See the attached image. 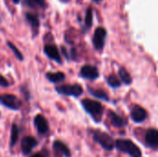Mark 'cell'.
Listing matches in <instances>:
<instances>
[{
  "label": "cell",
  "mask_w": 158,
  "mask_h": 157,
  "mask_svg": "<svg viewBox=\"0 0 158 157\" xmlns=\"http://www.w3.org/2000/svg\"><path fill=\"white\" fill-rule=\"evenodd\" d=\"M116 147L118 151L130 155L131 157H142V152L131 141L129 140H118L116 142Z\"/></svg>",
  "instance_id": "6da1fadb"
},
{
  "label": "cell",
  "mask_w": 158,
  "mask_h": 157,
  "mask_svg": "<svg viewBox=\"0 0 158 157\" xmlns=\"http://www.w3.org/2000/svg\"><path fill=\"white\" fill-rule=\"evenodd\" d=\"M84 109L94 117L95 119H100L102 114H103V106L100 103L96 101H92L89 99H85L81 102Z\"/></svg>",
  "instance_id": "7a4b0ae2"
},
{
  "label": "cell",
  "mask_w": 158,
  "mask_h": 157,
  "mask_svg": "<svg viewBox=\"0 0 158 157\" xmlns=\"http://www.w3.org/2000/svg\"><path fill=\"white\" fill-rule=\"evenodd\" d=\"M93 137H94V140L96 143H98L105 150L111 151L114 148V146H116L113 139L108 134H106L105 132H102L100 130H96L94 132Z\"/></svg>",
  "instance_id": "3957f363"
},
{
  "label": "cell",
  "mask_w": 158,
  "mask_h": 157,
  "mask_svg": "<svg viewBox=\"0 0 158 157\" xmlns=\"http://www.w3.org/2000/svg\"><path fill=\"white\" fill-rule=\"evenodd\" d=\"M0 104L11 110H19L21 107V101L13 94L0 95Z\"/></svg>",
  "instance_id": "277c9868"
},
{
  "label": "cell",
  "mask_w": 158,
  "mask_h": 157,
  "mask_svg": "<svg viewBox=\"0 0 158 157\" xmlns=\"http://www.w3.org/2000/svg\"><path fill=\"white\" fill-rule=\"evenodd\" d=\"M56 91L64 95H70V96H80L82 93V88L79 84L73 85H62L56 88Z\"/></svg>",
  "instance_id": "5b68a950"
},
{
  "label": "cell",
  "mask_w": 158,
  "mask_h": 157,
  "mask_svg": "<svg viewBox=\"0 0 158 157\" xmlns=\"http://www.w3.org/2000/svg\"><path fill=\"white\" fill-rule=\"evenodd\" d=\"M106 31L104 28L100 27L95 30L93 42H94V45L96 49H102L104 47L105 41H106Z\"/></svg>",
  "instance_id": "8992f818"
},
{
  "label": "cell",
  "mask_w": 158,
  "mask_h": 157,
  "mask_svg": "<svg viewBox=\"0 0 158 157\" xmlns=\"http://www.w3.org/2000/svg\"><path fill=\"white\" fill-rule=\"evenodd\" d=\"M37 141L31 137V136H27L24 137L21 141V151L24 155H28L31 153L33 148L37 145Z\"/></svg>",
  "instance_id": "52a82bcc"
},
{
  "label": "cell",
  "mask_w": 158,
  "mask_h": 157,
  "mask_svg": "<svg viewBox=\"0 0 158 157\" xmlns=\"http://www.w3.org/2000/svg\"><path fill=\"white\" fill-rule=\"evenodd\" d=\"M131 116V118L134 122L141 123V122L144 121L145 118H147V112L143 107L136 105L132 108Z\"/></svg>",
  "instance_id": "ba28073f"
},
{
  "label": "cell",
  "mask_w": 158,
  "mask_h": 157,
  "mask_svg": "<svg viewBox=\"0 0 158 157\" xmlns=\"http://www.w3.org/2000/svg\"><path fill=\"white\" fill-rule=\"evenodd\" d=\"M44 54L52 60H55L57 63H61V56L59 55L58 49L56 48V46H55L54 44H47L44 46Z\"/></svg>",
  "instance_id": "9c48e42d"
},
{
  "label": "cell",
  "mask_w": 158,
  "mask_h": 157,
  "mask_svg": "<svg viewBox=\"0 0 158 157\" xmlns=\"http://www.w3.org/2000/svg\"><path fill=\"white\" fill-rule=\"evenodd\" d=\"M34 126L40 134H45L49 130L48 123L42 115H37L34 118Z\"/></svg>",
  "instance_id": "30bf717a"
},
{
  "label": "cell",
  "mask_w": 158,
  "mask_h": 157,
  "mask_svg": "<svg viewBox=\"0 0 158 157\" xmlns=\"http://www.w3.org/2000/svg\"><path fill=\"white\" fill-rule=\"evenodd\" d=\"M81 77L85 78V79H89V80H94L98 77L99 73L96 68L93 67V66H83L81 69Z\"/></svg>",
  "instance_id": "8fae6325"
},
{
  "label": "cell",
  "mask_w": 158,
  "mask_h": 157,
  "mask_svg": "<svg viewBox=\"0 0 158 157\" xmlns=\"http://www.w3.org/2000/svg\"><path fill=\"white\" fill-rule=\"evenodd\" d=\"M53 148H54L56 154H58L61 156L70 157V155H71L70 151L68 148V146L60 141H56L53 144Z\"/></svg>",
  "instance_id": "7c38bea8"
},
{
  "label": "cell",
  "mask_w": 158,
  "mask_h": 157,
  "mask_svg": "<svg viewBox=\"0 0 158 157\" xmlns=\"http://www.w3.org/2000/svg\"><path fill=\"white\" fill-rule=\"evenodd\" d=\"M146 143L153 147L158 148V130H149L145 136Z\"/></svg>",
  "instance_id": "4fadbf2b"
},
{
  "label": "cell",
  "mask_w": 158,
  "mask_h": 157,
  "mask_svg": "<svg viewBox=\"0 0 158 157\" xmlns=\"http://www.w3.org/2000/svg\"><path fill=\"white\" fill-rule=\"evenodd\" d=\"M109 117H110V119H111V123H112L115 127H117V128L124 127V126L127 124V121H126L123 118L118 116L117 114H115V113H113V112H110V113H109Z\"/></svg>",
  "instance_id": "5bb4252c"
},
{
  "label": "cell",
  "mask_w": 158,
  "mask_h": 157,
  "mask_svg": "<svg viewBox=\"0 0 158 157\" xmlns=\"http://www.w3.org/2000/svg\"><path fill=\"white\" fill-rule=\"evenodd\" d=\"M26 19L34 31L38 30L40 21H39V18L37 17V15H34L31 13H26Z\"/></svg>",
  "instance_id": "9a60e30c"
},
{
  "label": "cell",
  "mask_w": 158,
  "mask_h": 157,
  "mask_svg": "<svg viewBox=\"0 0 158 157\" xmlns=\"http://www.w3.org/2000/svg\"><path fill=\"white\" fill-rule=\"evenodd\" d=\"M46 78L49 81L53 83H58L65 80V74L63 72H48L46 74Z\"/></svg>",
  "instance_id": "2e32d148"
},
{
  "label": "cell",
  "mask_w": 158,
  "mask_h": 157,
  "mask_svg": "<svg viewBox=\"0 0 158 157\" xmlns=\"http://www.w3.org/2000/svg\"><path fill=\"white\" fill-rule=\"evenodd\" d=\"M19 138V129L16 124H13L11 127V135H10V146H14L17 143Z\"/></svg>",
  "instance_id": "e0dca14e"
},
{
  "label": "cell",
  "mask_w": 158,
  "mask_h": 157,
  "mask_svg": "<svg viewBox=\"0 0 158 157\" xmlns=\"http://www.w3.org/2000/svg\"><path fill=\"white\" fill-rule=\"evenodd\" d=\"M119 77L121 78V81L126 83V84H131V77L130 75V73L123 68H121L118 71Z\"/></svg>",
  "instance_id": "ac0fdd59"
},
{
  "label": "cell",
  "mask_w": 158,
  "mask_h": 157,
  "mask_svg": "<svg viewBox=\"0 0 158 157\" xmlns=\"http://www.w3.org/2000/svg\"><path fill=\"white\" fill-rule=\"evenodd\" d=\"M6 43H7L8 47L12 50V52H13V54L15 55V56H16L19 61H22V60H23V58H24V57H23V55H22V54H21V52H20V51L16 47V45H15V44H13V43H10V42H7Z\"/></svg>",
  "instance_id": "d6986e66"
},
{
  "label": "cell",
  "mask_w": 158,
  "mask_h": 157,
  "mask_svg": "<svg viewBox=\"0 0 158 157\" xmlns=\"http://www.w3.org/2000/svg\"><path fill=\"white\" fill-rule=\"evenodd\" d=\"M90 93L94 96V97H97V98H101V99H104V100H107L108 97H107V94L103 92L102 90H92L90 91Z\"/></svg>",
  "instance_id": "ffe728a7"
},
{
  "label": "cell",
  "mask_w": 158,
  "mask_h": 157,
  "mask_svg": "<svg viewBox=\"0 0 158 157\" xmlns=\"http://www.w3.org/2000/svg\"><path fill=\"white\" fill-rule=\"evenodd\" d=\"M107 82L108 84L111 86V87H114V88H117L120 85V82L118 80V78L114 75H111L107 78Z\"/></svg>",
  "instance_id": "44dd1931"
},
{
  "label": "cell",
  "mask_w": 158,
  "mask_h": 157,
  "mask_svg": "<svg viewBox=\"0 0 158 157\" xmlns=\"http://www.w3.org/2000/svg\"><path fill=\"white\" fill-rule=\"evenodd\" d=\"M25 3L30 6H40L43 7L44 5V0H25Z\"/></svg>",
  "instance_id": "7402d4cb"
},
{
  "label": "cell",
  "mask_w": 158,
  "mask_h": 157,
  "mask_svg": "<svg viewBox=\"0 0 158 157\" xmlns=\"http://www.w3.org/2000/svg\"><path fill=\"white\" fill-rule=\"evenodd\" d=\"M93 22V10L91 8H88L86 11V17H85V25L89 28L92 26Z\"/></svg>",
  "instance_id": "603a6c76"
},
{
  "label": "cell",
  "mask_w": 158,
  "mask_h": 157,
  "mask_svg": "<svg viewBox=\"0 0 158 157\" xmlns=\"http://www.w3.org/2000/svg\"><path fill=\"white\" fill-rule=\"evenodd\" d=\"M8 85H9V83H8L7 80L0 74V86L1 87H8Z\"/></svg>",
  "instance_id": "cb8c5ba5"
},
{
  "label": "cell",
  "mask_w": 158,
  "mask_h": 157,
  "mask_svg": "<svg viewBox=\"0 0 158 157\" xmlns=\"http://www.w3.org/2000/svg\"><path fill=\"white\" fill-rule=\"evenodd\" d=\"M31 157H44V155L43 154H35V155H33Z\"/></svg>",
  "instance_id": "d4e9b609"
},
{
  "label": "cell",
  "mask_w": 158,
  "mask_h": 157,
  "mask_svg": "<svg viewBox=\"0 0 158 157\" xmlns=\"http://www.w3.org/2000/svg\"><path fill=\"white\" fill-rule=\"evenodd\" d=\"M19 1H20V0H12V2H13L14 4H19Z\"/></svg>",
  "instance_id": "484cf974"
},
{
  "label": "cell",
  "mask_w": 158,
  "mask_h": 157,
  "mask_svg": "<svg viewBox=\"0 0 158 157\" xmlns=\"http://www.w3.org/2000/svg\"><path fill=\"white\" fill-rule=\"evenodd\" d=\"M94 2H99V1H101V0H94Z\"/></svg>",
  "instance_id": "4316f807"
}]
</instances>
